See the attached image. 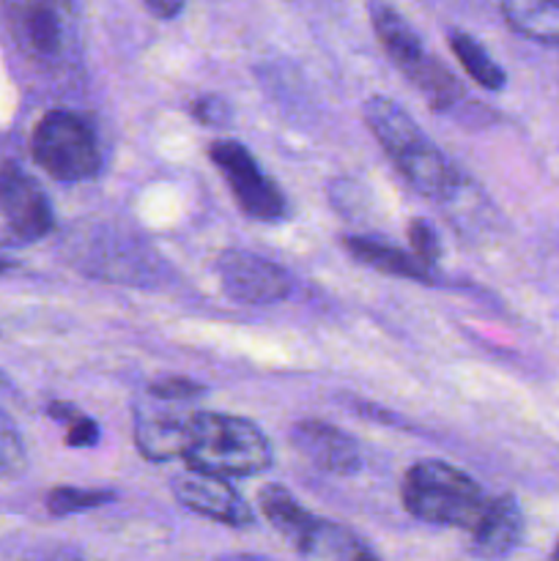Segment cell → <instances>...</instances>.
<instances>
[{
    "label": "cell",
    "instance_id": "obj_1",
    "mask_svg": "<svg viewBox=\"0 0 559 561\" xmlns=\"http://www.w3.org/2000/svg\"><path fill=\"white\" fill-rule=\"evenodd\" d=\"M365 121L378 146L417 192L431 201H447L458 192V173L453 164L398 102L387 96L367 99Z\"/></svg>",
    "mask_w": 559,
    "mask_h": 561
},
{
    "label": "cell",
    "instance_id": "obj_2",
    "mask_svg": "<svg viewBox=\"0 0 559 561\" xmlns=\"http://www.w3.org/2000/svg\"><path fill=\"white\" fill-rule=\"evenodd\" d=\"M181 458L197 474L233 480L266 471L272 466V444L250 420L195 411L186 427Z\"/></svg>",
    "mask_w": 559,
    "mask_h": 561
},
{
    "label": "cell",
    "instance_id": "obj_3",
    "mask_svg": "<svg viewBox=\"0 0 559 561\" xmlns=\"http://www.w3.org/2000/svg\"><path fill=\"white\" fill-rule=\"evenodd\" d=\"M403 507L422 524L464 529L475 535L491 513L493 496H488L469 474L444 460H420L403 477Z\"/></svg>",
    "mask_w": 559,
    "mask_h": 561
},
{
    "label": "cell",
    "instance_id": "obj_4",
    "mask_svg": "<svg viewBox=\"0 0 559 561\" xmlns=\"http://www.w3.org/2000/svg\"><path fill=\"white\" fill-rule=\"evenodd\" d=\"M367 11H370L373 31H376L378 42H381L384 53L414 82L417 91L425 96V102L436 107L438 113L455 107V102L464 96L460 82L444 69L442 60L425 53L420 36L411 31L409 22L387 3H370Z\"/></svg>",
    "mask_w": 559,
    "mask_h": 561
},
{
    "label": "cell",
    "instance_id": "obj_5",
    "mask_svg": "<svg viewBox=\"0 0 559 561\" xmlns=\"http://www.w3.org/2000/svg\"><path fill=\"white\" fill-rule=\"evenodd\" d=\"M33 159L58 181L93 179L102 168L96 135L69 110H49L33 129Z\"/></svg>",
    "mask_w": 559,
    "mask_h": 561
},
{
    "label": "cell",
    "instance_id": "obj_6",
    "mask_svg": "<svg viewBox=\"0 0 559 561\" xmlns=\"http://www.w3.org/2000/svg\"><path fill=\"white\" fill-rule=\"evenodd\" d=\"M208 157L223 170L236 203H239L247 217L261 219V222H274V219L285 217L283 192L274 186L272 179H266L261 164L255 162V157L241 142L217 140L208 148Z\"/></svg>",
    "mask_w": 559,
    "mask_h": 561
},
{
    "label": "cell",
    "instance_id": "obj_7",
    "mask_svg": "<svg viewBox=\"0 0 559 561\" xmlns=\"http://www.w3.org/2000/svg\"><path fill=\"white\" fill-rule=\"evenodd\" d=\"M217 274L225 294L239 305H274L290 290V277L285 268L247 250L223 252L217 261Z\"/></svg>",
    "mask_w": 559,
    "mask_h": 561
},
{
    "label": "cell",
    "instance_id": "obj_8",
    "mask_svg": "<svg viewBox=\"0 0 559 561\" xmlns=\"http://www.w3.org/2000/svg\"><path fill=\"white\" fill-rule=\"evenodd\" d=\"M186 403L164 400L146 392V398L135 405V444L148 460L164 463L170 458L184 455L186 427L192 414L184 409Z\"/></svg>",
    "mask_w": 559,
    "mask_h": 561
},
{
    "label": "cell",
    "instance_id": "obj_9",
    "mask_svg": "<svg viewBox=\"0 0 559 561\" xmlns=\"http://www.w3.org/2000/svg\"><path fill=\"white\" fill-rule=\"evenodd\" d=\"M0 211L11 233L22 241L44 239L55 225L42 186L14 162L0 164Z\"/></svg>",
    "mask_w": 559,
    "mask_h": 561
},
{
    "label": "cell",
    "instance_id": "obj_10",
    "mask_svg": "<svg viewBox=\"0 0 559 561\" xmlns=\"http://www.w3.org/2000/svg\"><path fill=\"white\" fill-rule=\"evenodd\" d=\"M173 493L186 510L203 515V518L219 520L225 526H250L255 520L244 496L217 477L186 471L173 480Z\"/></svg>",
    "mask_w": 559,
    "mask_h": 561
},
{
    "label": "cell",
    "instance_id": "obj_11",
    "mask_svg": "<svg viewBox=\"0 0 559 561\" xmlns=\"http://www.w3.org/2000/svg\"><path fill=\"white\" fill-rule=\"evenodd\" d=\"M290 444H294L296 453H301L312 466L329 471V474H354L362 466V455L354 438L340 427L329 425V422H296L290 427Z\"/></svg>",
    "mask_w": 559,
    "mask_h": 561
},
{
    "label": "cell",
    "instance_id": "obj_12",
    "mask_svg": "<svg viewBox=\"0 0 559 561\" xmlns=\"http://www.w3.org/2000/svg\"><path fill=\"white\" fill-rule=\"evenodd\" d=\"M258 504H261V513L266 515L269 524H272L296 551L310 557L312 542H316L318 529H321L323 520L307 513V510L280 485L263 488L261 496H258Z\"/></svg>",
    "mask_w": 559,
    "mask_h": 561
},
{
    "label": "cell",
    "instance_id": "obj_13",
    "mask_svg": "<svg viewBox=\"0 0 559 561\" xmlns=\"http://www.w3.org/2000/svg\"><path fill=\"white\" fill-rule=\"evenodd\" d=\"M524 535V518L513 496H493L491 513L482 520L480 529L471 535V551L477 557L499 559L515 551Z\"/></svg>",
    "mask_w": 559,
    "mask_h": 561
},
{
    "label": "cell",
    "instance_id": "obj_14",
    "mask_svg": "<svg viewBox=\"0 0 559 561\" xmlns=\"http://www.w3.org/2000/svg\"><path fill=\"white\" fill-rule=\"evenodd\" d=\"M343 244L356 261L376 268V272L389 274V277L422 279V283L431 279V268H427L425 263L417 261L414 255H409V252L398 250V247L384 244V241L376 239H365V236H345Z\"/></svg>",
    "mask_w": 559,
    "mask_h": 561
},
{
    "label": "cell",
    "instance_id": "obj_15",
    "mask_svg": "<svg viewBox=\"0 0 559 561\" xmlns=\"http://www.w3.org/2000/svg\"><path fill=\"white\" fill-rule=\"evenodd\" d=\"M502 14L515 33L535 42L559 47V3H535V0H515L504 3Z\"/></svg>",
    "mask_w": 559,
    "mask_h": 561
},
{
    "label": "cell",
    "instance_id": "obj_16",
    "mask_svg": "<svg viewBox=\"0 0 559 561\" xmlns=\"http://www.w3.org/2000/svg\"><path fill=\"white\" fill-rule=\"evenodd\" d=\"M449 47H453L455 58L464 64L466 75L477 82V85L488 88V91H502L507 77H504V69L497 64V60L488 55V49L482 47L477 38H471L469 33L464 31H449Z\"/></svg>",
    "mask_w": 559,
    "mask_h": 561
},
{
    "label": "cell",
    "instance_id": "obj_17",
    "mask_svg": "<svg viewBox=\"0 0 559 561\" xmlns=\"http://www.w3.org/2000/svg\"><path fill=\"white\" fill-rule=\"evenodd\" d=\"M310 557L323 561H381L354 531L345 529V526L329 524V520H323L321 529H318Z\"/></svg>",
    "mask_w": 559,
    "mask_h": 561
},
{
    "label": "cell",
    "instance_id": "obj_18",
    "mask_svg": "<svg viewBox=\"0 0 559 561\" xmlns=\"http://www.w3.org/2000/svg\"><path fill=\"white\" fill-rule=\"evenodd\" d=\"M25 36H27V44H31V47L36 49L38 55L58 53L60 20H58V16H55V11L53 9H44V5H36V9H27Z\"/></svg>",
    "mask_w": 559,
    "mask_h": 561
},
{
    "label": "cell",
    "instance_id": "obj_19",
    "mask_svg": "<svg viewBox=\"0 0 559 561\" xmlns=\"http://www.w3.org/2000/svg\"><path fill=\"white\" fill-rule=\"evenodd\" d=\"M115 493L110 491H82V488H55L47 496V507L53 515H75L82 510H96L113 502Z\"/></svg>",
    "mask_w": 559,
    "mask_h": 561
},
{
    "label": "cell",
    "instance_id": "obj_20",
    "mask_svg": "<svg viewBox=\"0 0 559 561\" xmlns=\"http://www.w3.org/2000/svg\"><path fill=\"white\" fill-rule=\"evenodd\" d=\"M49 414H53V420L66 425V444L69 447H93L99 442V425L91 416L80 414V411L66 403H53Z\"/></svg>",
    "mask_w": 559,
    "mask_h": 561
},
{
    "label": "cell",
    "instance_id": "obj_21",
    "mask_svg": "<svg viewBox=\"0 0 559 561\" xmlns=\"http://www.w3.org/2000/svg\"><path fill=\"white\" fill-rule=\"evenodd\" d=\"M409 241H411V255H414L420 263H425L427 268L438 261L436 233H433V228L425 222V219H411Z\"/></svg>",
    "mask_w": 559,
    "mask_h": 561
},
{
    "label": "cell",
    "instance_id": "obj_22",
    "mask_svg": "<svg viewBox=\"0 0 559 561\" xmlns=\"http://www.w3.org/2000/svg\"><path fill=\"white\" fill-rule=\"evenodd\" d=\"M148 392L157 394V398H164V400H179V403H190L192 398H201L206 389H203L201 383L190 381V378L170 376V378H162V381L151 383V387H148Z\"/></svg>",
    "mask_w": 559,
    "mask_h": 561
},
{
    "label": "cell",
    "instance_id": "obj_23",
    "mask_svg": "<svg viewBox=\"0 0 559 561\" xmlns=\"http://www.w3.org/2000/svg\"><path fill=\"white\" fill-rule=\"evenodd\" d=\"M20 463H22L20 436H16L9 416L0 411V474H3V471H14Z\"/></svg>",
    "mask_w": 559,
    "mask_h": 561
},
{
    "label": "cell",
    "instance_id": "obj_24",
    "mask_svg": "<svg viewBox=\"0 0 559 561\" xmlns=\"http://www.w3.org/2000/svg\"><path fill=\"white\" fill-rule=\"evenodd\" d=\"M192 115L195 118H201L203 124H223L225 118H228V107H225L219 99L214 96H206V99H197L195 104H192Z\"/></svg>",
    "mask_w": 559,
    "mask_h": 561
},
{
    "label": "cell",
    "instance_id": "obj_25",
    "mask_svg": "<svg viewBox=\"0 0 559 561\" xmlns=\"http://www.w3.org/2000/svg\"><path fill=\"white\" fill-rule=\"evenodd\" d=\"M146 9L151 11V14L162 16V20H173V16H179L181 11H184V3H159V0H148Z\"/></svg>",
    "mask_w": 559,
    "mask_h": 561
},
{
    "label": "cell",
    "instance_id": "obj_26",
    "mask_svg": "<svg viewBox=\"0 0 559 561\" xmlns=\"http://www.w3.org/2000/svg\"><path fill=\"white\" fill-rule=\"evenodd\" d=\"M9 268H11V261H5V257H0V274L9 272Z\"/></svg>",
    "mask_w": 559,
    "mask_h": 561
},
{
    "label": "cell",
    "instance_id": "obj_27",
    "mask_svg": "<svg viewBox=\"0 0 559 561\" xmlns=\"http://www.w3.org/2000/svg\"><path fill=\"white\" fill-rule=\"evenodd\" d=\"M5 389H9V381H5V378H3V373H0V394H3Z\"/></svg>",
    "mask_w": 559,
    "mask_h": 561
},
{
    "label": "cell",
    "instance_id": "obj_28",
    "mask_svg": "<svg viewBox=\"0 0 559 561\" xmlns=\"http://www.w3.org/2000/svg\"><path fill=\"white\" fill-rule=\"evenodd\" d=\"M551 561H559V546H557V551H554V557H551Z\"/></svg>",
    "mask_w": 559,
    "mask_h": 561
}]
</instances>
